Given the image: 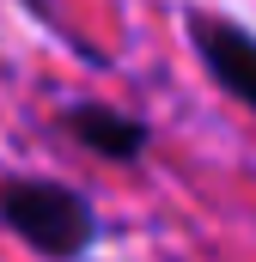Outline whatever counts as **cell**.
I'll use <instances>...</instances> for the list:
<instances>
[{"label":"cell","instance_id":"cell-3","mask_svg":"<svg viewBox=\"0 0 256 262\" xmlns=\"http://www.w3.org/2000/svg\"><path fill=\"white\" fill-rule=\"evenodd\" d=\"M79 134H92L104 152H134V146H140V128L110 122V116H98V110H86V116H79Z\"/></svg>","mask_w":256,"mask_h":262},{"label":"cell","instance_id":"cell-1","mask_svg":"<svg viewBox=\"0 0 256 262\" xmlns=\"http://www.w3.org/2000/svg\"><path fill=\"white\" fill-rule=\"evenodd\" d=\"M0 207H6V220H12L37 250H55V256L79 250L86 232H92L86 201H73L67 189H55V183H12V189L0 195Z\"/></svg>","mask_w":256,"mask_h":262},{"label":"cell","instance_id":"cell-2","mask_svg":"<svg viewBox=\"0 0 256 262\" xmlns=\"http://www.w3.org/2000/svg\"><path fill=\"white\" fill-rule=\"evenodd\" d=\"M195 37H201L207 67L220 73V85L238 92L244 104H256V43L244 37V31H232V25H201Z\"/></svg>","mask_w":256,"mask_h":262}]
</instances>
